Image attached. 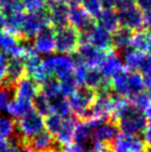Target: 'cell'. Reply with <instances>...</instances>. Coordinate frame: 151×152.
I'll return each mask as SVG.
<instances>
[{"label":"cell","mask_w":151,"mask_h":152,"mask_svg":"<svg viewBox=\"0 0 151 152\" xmlns=\"http://www.w3.org/2000/svg\"><path fill=\"white\" fill-rule=\"evenodd\" d=\"M42 66L49 77L60 81L74 75L76 61L71 55L51 54L42 59Z\"/></svg>","instance_id":"6da1fadb"},{"label":"cell","mask_w":151,"mask_h":152,"mask_svg":"<svg viewBox=\"0 0 151 152\" xmlns=\"http://www.w3.org/2000/svg\"><path fill=\"white\" fill-rule=\"evenodd\" d=\"M118 129H120L123 134H142L147 124V117L143 112L131 102L128 107L116 118Z\"/></svg>","instance_id":"7a4b0ae2"},{"label":"cell","mask_w":151,"mask_h":152,"mask_svg":"<svg viewBox=\"0 0 151 152\" xmlns=\"http://www.w3.org/2000/svg\"><path fill=\"white\" fill-rule=\"evenodd\" d=\"M48 25H50V21L47 8L42 7L35 12H26L19 36L26 40L33 39L38 32Z\"/></svg>","instance_id":"3957f363"},{"label":"cell","mask_w":151,"mask_h":152,"mask_svg":"<svg viewBox=\"0 0 151 152\" xmlns=\"http://www.w3.org/2000/svg\"><path fill=\"white\" fill-rule=\"evenodd\" d=\"M80 42V32L69 25L55 31V51L58 54H73L77 51Z\"/></svg>","instance_id":"277c9868"},{"label":"cell","mask_w":151,"mask_h":152,"mask_svg":"<svg viewBox=\"0 0 151 152\" xmlns=\"http://www.w3.org/2000/svg\"><path fill=\"white\" fill-rule=\"evenodd\" d=\"M96 92L85 86L79 87L77 90L69 97L71 111L76 114V116L87 119L89 111L95 99Z\"/></svg>","instance_id":"5b68a950"},{"label":"cell","mask_w":151,"mask_h":152,"mask_svg":"<svg viewBox=\"0 0 151 152\" xmlns=\"http://www.w3.org/2000/svg\"><path fill=\"white\" fill-rule=\"evenodd\" d=\"M113 111L114 102L111 92L97 91L87 119H93L101 122L108 121V119L113 116Z\"/></svg>","instance_id":"8992f818"},{"label":"cell","mask_w":151,"mask_h":152,"mask_svg":"<svg viewBox=\"0 0 151 152\" xmlns=\"http://www.w3.org/2000/svg\"><path fill=\"white\" fill-rule=\"evenodd\" d=\"M19 136L26 141H29L34 136L42 132L44 128V118L36 111L32 110L25 116L19 119L16 125Z\"/></svg>","instance_id":"52a82bcc"},{"label":"cell","mask_w":151,"mask_h":152,"mask_svg":"<svg viewBox=\"0 0 151 152\" xmlns=\"http://www.w3.org/2000/svg\"><path fill=\"white\" fill-rule=\"evenodd\" d=\"M110 152H147L143 139L137 134H118L111 142Z\"/></svg>","instance_id":"ba28073f"},{"label":"cell","mask_w":151,"mask_h":152,"mask_svg":"<svg viewBox=\"0 0 151 152\" xmlns=\"http://www.w3.org/2000/svg\"><path fill=\"white\" fill-rule=\"evenodd\" d=\"M81 42H89L101 51L112 48V33L94 24L88 31L80 33ZM80 42V44H81Z\"/></svg>","instance_id":"9c48e42d"},{"label":"cell","mask_w":151,"mask_h":152,"mask_svg":"<svg viewBox=\"0 0 151 152\" xmlns=\"http://www.w3.org/2000/svg\"><path fill=\"white\" fill-rule=\"evenodd\" d=\"M106 53L89 42H81L76 51L75 60L88 67H98L105 58Z\"/></svg>","instance_id":"30bf717a"},{"label":"cell","mask_w":151,"mask_h":152,"mask_svg":"<svg viewBox=\"0 0 151 152\" xmlns=\"http://www.w3.org/2000/svg\"><path fill=\"white\" fill-rule=\"evenodd\" d=\"M55 31L51 25H48L33 37L31 44L36 54L48 56L55 52Z\"/></svg>","instance_id":"8fae6325"},{"label":"cell","mask_w":151,"mask_h":152,"mask_svg":"<svg viewBox=\"0 0 151 152\" xmlns=\"http://www.w3.org/2000/svg\"><path fill=\"white\" fill-rule=\"evenodd\" d=\"M117 17L119 26L129 29L133 32L141 30L143 27V12L136 5L122 10H117Z\"/></svg>","instance_id":"7c38bea8"},{"label":"cell","mask_w":151,"mask_h":152,"mask_svg":"<svg viewBox=\"0 0 151 152\" xmlns=\"http://www.w3.org/2000/svg\"><path fill=\"white\" fill-rule=\"evenodd\" d=\"M118 126L112 121H103L95 124L92 127L91 141L92 144L106 145L111 143L119 134Z\"/></svg>","instance_id":"4fadbf2b"},{"label":"cell","mask_w":151,"mask_h":152,"mask_svg":"<svg viewBox=\"0 0 151 152\" xmlns=\"http://www.w3.org/2000/svg\"><path fill=\"white\" fill-rule=\"evenodd\" d=\"M69 25L80 33L88 31L94 25L93 18H91L87 12L80 5L69 6Z\"/></svg>","instance_id":"5bb4252c"},{"label":"cell","mask_w":151,"mask_h":152,"mask_svg":"<svg viewBox=\"0 0 151 152\" xmlns=\"http://www.w3.org/2000/svg\"><path fill=\"white\" fill-rule=\"evenodd\" d=\"M48 15L50 25L55 29H60L69 25V6L66 4L54 0L48 4Z\"/></svg>","instance_id":"9a60e30c"},{"label":"cell","mask_w":151,"mask_h":152,"mask_svg":"<svg viewBox=\"0 0 151 152\" xmlns=\"http://www.w3.org/2000/svg\"><path fill=\"white\" fill-rule=\"evenodd\" d=\"M25 63V72L26 76L32 78L37 84H42L44 81L51 77L48 76L46 70L42 66V57L35 52H32L24 57Z\"/></svg>","instance_id":"2e32d148"},{"label":"cell","mask_w":151,"mask_h":152,"mask_svg":"<svg viewBox=\"0 0 151 152\" xmlns=\"http://www.w3.org/2000/svg\"><path fill=\"white\" fill-rule=\"evenodd\" d=\"M14 86L15 97L23 98L30 102L34 99L39 90L37 83L28 76H24L23 78H21Z\"/></svg>","instance_id":"e0dca14e"},{"label":"cell","mask_w":151,"mask_h":152,"mask_svg":"<svg viewBox=\"0 0 151 152\" xmlns=\"http://www.w3.org/2000/svg\"><path fill=\"white\" fill-rule=\"evenodd\" d=\"M30 150L35 152H60L53 138V134L42 130L28 141Z\"/></svg>","instance_id":"ac0fdd59"},{"label":"cell","mask_w":151,"mask_h":152,"mask_svg":"<svg viewBox=\"0 0 151 152\" xmlns=\"http://www.w3.org/2000/svg\"><path fill=\"white\" fill-rule=\"evenodd\" d=\"M77 124H78V120L75 117L69 116L64 118L61 127L54 134L57 144L65 146V145H69L74 142V136H75Z\"/></svg>","instance_id":"d6986e66"},{"label":"cell","mask_w":151,"mask_h":152,"mask_svg":"<svg viewBox=\"0 0 151 152\" xmlns=\"http://www.w3.org/2000/svg\"><path fill=\"white\" fill-rule=\"evenodd\" d=\"M123 68H124V66H123L120 56H118L113 52L106 53L105 58L98 66V69L101 70L103 76L106 79H109V80L115 74L120 72Z\"/></svg>","instance_id":"ffe728a7"},{"label":"cell","mask_w":151,"mask_h":152,"mask_svg":"<svg viewBox=\"0 0 151 152\" xmlns=\"http://www.w3.org/2000/svg\"><path fill=\"white\" fill-rule=\"evenodd\" d=\"M26 75L25 72V63L23 57H9L7 66V76H6L5 84L15 85L21 78Z\"/></svg>","instance_id":"44dd1931"},{"label":"cell","mask_w":151,"mask_h":152,"mask_svg":"<svg viewBox=\"0 0 151 152\" xmlns=\"http://www.w3.org/2000/svg\"><path fill=\"white\" fill-rule=\"evenodd\" d=\"M133 32L129 29L123 27L117 28L112 32V48L120 52L124 49L129 48L133 42Z\"/></svg>","instance_id":"7402d4cb"},{"label":"cell","mask_w":151,"mask_h":152,"mask_svg":"<svg viewBox=\"0 0 151 152\" xmlns=\"http://www.w3.org/2000/svg\"><path fill=\"white\" fill-rule=\"evenodd\" d=\"M32 110H33L32 102L23 99V98L14 97L12 102H10L7 110H6V113L9 115L10 118L20 119Z\"/></svg>","instance_id":"603a6c76"},{"label":"cell","mask_w":151,"mask_h":152,"mask_svg":"<svg viewBox=\"0 0 151 152\" xmlns=\"http://www.w3.org/2000/svg\"><path fill=\"white\" fill-rule=\"evenodd\" d=\"M95 23L97 26L112 33L117 28H119L117 12H115L114 10H103L101 14L95 18Z\"/></svg>","instance_id":"cb8c5ba5"},{"label":"cell","mask_w":151,"mask_h":152,"mask_svg":"<svg viewBox=\"0 0 151 152\" xmlns=\"http://www.w3.org/2000/svg\"><path fill=\"white\" fill-rule=\"evenodd\" d=\"M143 55L144 53L139 52V51L136 50L133 47H129V48L124 49L123 51H121L120 58L124 68L136 72L139 68L140 62H141Z\"/></svg>","instance_id":"d4e9b609"},{"label":"cell","mask_w":151,"mask_h":152,"mask_svg":"<svg viewBox=\"0 0 151 152\" xmlns=\"http://www.w3.org/2000/svg\"><path fill=\"white\" fill-rule=\"evenodd\" d=\"M144 84L142 75L138 72H128L126 82V98H131L133 96L144 91Z\"/></svg>","instance_id":"484cf974"},{"label":"cell","mask_w":151,"mask_h":152,"mask_svg":"<svg viewBox=\"0 0 151 152\" xmlns=\"http://www.w3.org/2000/svg\"><path fill=\"white\" fill-rule=\"evenodd\" d=\"M131 47L144 54L151 53V31L138 30L133 33Z\"/></svg>","instance_id":"4316f807"},{"label":"cell","mask_w":151,"mask_h":152,"mask_svg":"<svg viewBox=\"0 0 151 152\" xmlns=\"http://www.w3.org/2000/svg\"><path fill=\"white\" fill-rule=\"evenodd\" d=\"M91 134H92V125L88 121L78 122L74 136V142L85 147L91 142Z\"/></svg>","instance_id":"83f0119b"},{"label":"cell","mask_w":151,"mask_h":152,"mask_svg":"<svg viewBox=\"0 0 151 152\" xmlns=\"http://www.w3.org/2000/svg\"><path fill=\"white\" fill-rule=\"evenodd\" d=\"M50 104H51V111L54 114H57L59 116L66 118L71 115V107H69V98L63 96L62 94L56 96L54 98H51Z\"/></svg>","instance_id":"f1b7e54d"},{"label":"cell","mask_w":151,"mask_h":152,"mask_svg":"<svg viewBox=\"0 0 151 152\" xmlns=\"http://www.w3.org/2000/svg\"><path fill=\"white\" fill-rule=\"evenodd\" d=\"M40 91L49 99L54 98L61 94L60 83H59V81L56 78H53V77L48 78L46 81H44L40 84Z\"/></svg>","instance_id":"f546056e"},{"label":"cell","mask_w":151,"mask_h":152,"mask_svg":"<svg viewBox=\"0 0 151 152\" xmlns=\"http://www.w3.org/2000/svg\"><path fill=\"white\" fill-rule=\"evenodd\" d=\"M16 124L12 118L8 116H0V141H7L14 136Z\"/></svg>","instance_id":"4dcf8cb0"},{"label":"cell","mask_w":151,"mask_h":152,"mask_svg":"<svg viewBox=\"0 0 151 152\" xmlns=\"http://www.w3.org/2000/svg\"><path fill=\"white\" fill-rule=\"evenodd\" d=\"M32 104H33V110L36 111L38 114H40L42 116H48L49 114L52 113L50 100L42 93H38L35 96V98L32 100Z\"/></svg>","instance_id":"1f68e13d"},{"label":"cell","mask_w":151,"mask_h":152,"mask_svg":"<svg viewBox=\"0 0 151 152\" xmlns=\"http://www.w3.org/2000/svg\"><path fill=\"white\" fill-rule=\"evenodd\" d=\"M63 120H64V118L59 116V115L54 114V113L49 114L44 119V127H46L47 132L54 136L59 130V128L61 127Z\"/></svg>","instance_id":"d6a6232c"},{"label":"cell","mask_w":151,"mask_h":152,"mask_svg":"<svg viewBox=\"0 0 151 152\" xmlns=\"http://www.w3.org/2000/svg\"><path fill=\"white\" fill-rule=\"evenodd\" d=\"M59 83H60L61 94H62L63 96H65V97H69V96L80 87L78 85V83H77V80L74 75L60 80Z\"/></svg>","instance_id":"836d02e7"},{"label":"cell","mask_w":151,"mask_h":152,"mask_svg":"<svg viewBox=\"0 0 151 152\" xmlns=\"http://www.w3.org/2000/svg\"><path fill=\"white\" fill-rule=\"evenodd\" d=\"M80 4L93 19L96 18L104 10L101 0H80Z\"/></svg>","instance_id":"e575fe53"},{"label":"cell","mask_w":151,"mask_h":152,"mask_svg":"<svg viewBox=\"0 0 151 152\" xmlns=\"http://www.w3.org/2000/svg\"><path fill=\"white\" fill-rule=\"evenodd\" d=\"M12 96H14V93L9 87L6 85L0 86V114L6 113L10 102L14 98Z\"/></svg>","instance_id":"d590c367"},{"label":"cell","mask_w":151,"mask_h":152,"mask_svg":"<svg viewBox=\"0 0 151 152\" xmlns=\"http://www.w3.org/2000/svg\"><path fill=\"white\" fill-rule=\"evenodd\" d=\"M20 3L22 4L23 8L26 12H35V10L44 7V4L40 0H20Z\"/></svg>","instance_id":"8d00e7d4"},{"label":"cell","mask_w":151,"mask_h":152,"mask_svg":"<svg viewBox=\"0 0 151 152\" xmlns=\"http://www.w3.org/2000/svg\"><path fill=\"white\" fill-rule=\"evenodd\" d=\"M8 57L5 54L0 52V86L5 84L6 76H7Z\"/></svg>","instance_id":"74e56055"},{"label":"cell","mask_w":151,"mask_h":152,"mask_svg":"<svg viewBox=\"0 0 151 152\" xmlns=\"http://www.w3.org/2000/svg\"><path fill=\"white\" fill-rule=\"evenodd\" d=\"M23 149L16 141H0V152H22Z\"/></svg>","instance_id":"f35d334b"},{"label":"cell","mask_w":151,"mask_h":152,"mask_svg":"<svg viewBox=\"0 0 151 152\" xmlns=\"http://www.w3.org/2000/svg\"><path fill=\"white\" fill-rule=\"evenodd\" d=\"M151 69V54H144L143 57L141 59V62H140V65L138 70L143 74V72H147V70Z\"/></svg>","instance_id":"ab89813d"},{"label":"cell","mask_w":151,"mask_h":152,"mask_svg":"<svg viewBox=\"0 0 151 152\" xmlns=\"http://www.w3.org/2000/svg\"><path fill=\"white\" fill-rule=\"evenodd\" d=\"M142 134H143V141L146 147H147V149L149 148L151 150V119L147 121V124H146Z\"/></svg>","instance_id":"60d3db41"},{"label":"cell","mask_w":151,"mask_h":152,"mask_svg":"<svg viewBox=\"0 0 151 152\" xmlns=\"http://www.w3.org/2000/svg\"><path fill=\"white\" fill-rule=\"evenodd\" d=\"M60 152H86V151H85V147L82 146V145H79L77 143H71V144L63 146L62 150Z\"/></svg>","instance_id":"b9f144b4"},{"label":"cell","mask_w":151,"mask_h":152,"mask_svg":"<svg viewBox=\"0 0 151 152\" xmlns=\"http://www.w3.org/2000/svg\"><path fill=\"white\" fill-rule=\"evenodd\" d=\"M135 5L144 14L151 10V0H135Z\"/></svg>","instance_id":"7bdbcfd3"},{"label":"cell","mask_w":151,"mask_h":152,"mask_svg":"<svg viewBox=\"0 0 151 152\" xmlns=\"http://www.w3.org/2000/svg\"><path fill=\"white\" fill-rule=\"evenodd\" d=\"M131 6H135V0H117L115 8L117 10H122Z\"/></svg>","instance_id":"ee69618b"},{"label":"cell","mask_w":151,"mask_h":152,"mask_svg":"<svg viewBox=\"0 0 151 152\" xmlns=\"http://www.w3.org/2000/svg\"><path fill=\"white\" fill-rule=\"evenodd\" d=\"M143 26L146 30L151 31V10L143 14Z\"/></svg>","instance_id":"f6af8a7d"},{"label":"cell","mask_w":151,"mask_h":152,"mask_svg":"<svg viewBox=\"0 0 151 152\" xmlns=\"http://www.w3.org/2000/svg\"><path fill=\"white\" fill-rule=\"evenodd\" d=\"M141 75H142V78H143L145 87H147L148 89H151V69L147 70V72H143Z\"/></svg>","instance_id":"bcb514c9"},{"label":"cell","mask_w":151,"mask_h":152,"mask_svg":"<svg viewBox=\"0 0 151 152\" xmlns=\"http://www.w3.org/2000/svg\"><path fill=\"white\" fill-rule=\"evenodd\" d=\"M117 0H101L104 10H113L115 8Z\"/></svg>","instance_id":"7dc6e473"},{"label":"cell","mask_w":151,"mask_h":152,"mask_svg":"<svg viewBox=\"0 0 151 152\" xmlns=\"http://www.w3.org/2000/svg\"><path fill=\"white\" fill-rule=\"evenodd\" d=\"M57 1L66 4L67 6H74V5L80 4V0H57Z\"/></svg>","instance_id":"c3c4849f"},{"label":"cell","mask_w":151,"mask_h":152,"mask_svg":"<svg viewBox=\"0 0 151 152\" xmlns=\"http://www.w3.org/2000/svg\"><path fill=\"white\" fill-rule=\"evenodd\" d=\"M5 30V19L1 12H0V32Z\"/></svg>","instance_id":"681fc988"},{"label":"cell","mask_w":151,"mask_h":152,"mask_svg":"<svg viewBox=\"0 0 151 152\" xmlns=\"http://www.w3.org/2000/svg\"><path fill=\"white\" fill-rule=\"evenodd\" d=\"M16 2H20V0H0V5H1V7H2L3 5H6V4L16 3Z\"/></svg>","instance_id":"f907efd6"},{"label":"cell","mask_w":151,"mask_h":152,"mask_svg":"<svg viewBox=\"0 0 151 152\" xmlns=\"http://www.w3.org/2000/svg\"><path fill=\"white\" fill-rule=\"evenodd\" d=\"M87 152H110L109 150H108L107 148H105V149H101V150H97V149H91V150H89V151H87Z\"/></svg>","instance_id":"816d5d0a"},{"label":"cell","mask_w":151,"mask_h":152,"mask_svg":"<svg viewBox=\"0 0 151 152\" xmlns=\"http://www.w3.org/2000/svg\"><path fill=\"white\" fill-rule=\"evenodd\" d=\"M44 4H50L51 2H53L54 0H40Z\"/></svg>","instance_id":"f5cc1de1"},{"label":"cell","mask_w":151,"mask_h":152,"mask_svg":"<svg viewBox=\"0 0 151 152\" xmlns=\"http://www.w3.org/2000/svg\"><path fill=\"white\" fill-rule=\"evenodd\" d=\"M22 152H35V151H32V150H24V149H23Z\"/></svg>","instance_id":"db71d44e"},{"label":"cell","mask_w":151,"mask_h":152,"mask_svg":"<svg viewBox=\"0 0 151 152\" xmlns=\"http://www.w3.org/2000/svg\"><path fill=\"white\" fill-rule=\"evenodd\" d=\"M0 7H1V5H0Z\"/></svg>","instance_id":"11a10c76"},{"label":"cell","mask_w":151,"mask_h":152,"mask_svg":"<svg viewBox=\"0 0 151 152\" xmlns=\"http://www.w3.org/2000/svg\"><path fill=\"white\" fill-rule=\"evenodd\" d=\"M150 54H151V53H150Z\"/></svg>","instance_id":"9f6ffc18"}]
</instances>
